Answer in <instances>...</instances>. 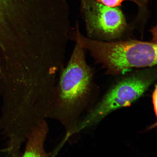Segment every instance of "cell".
<instances>
[{"label": "cell", "mask_w": 157, "mask_h": 157, "mask_svg": "<svg viewBox=\"0 0 157 157\" xmlns=\"http://www.w3.org/2000/svg\"><path fill=\"white\" fill-rule=\"evenodd\" d=\"M92 76L91 69L86 61L84 48L76 43L67 66L59 74L47 117L61 124L65 131L66 141L75 134L79 123L78 117L89 91Z\"/></svg>", "instance_id": "1"}, {"label": "cell", "mask_w": 157, "mask_h": 157, "mask_svg": "<svg viewBox=\"0 0 157 157\" xmlns=\"http://www.w3.org/2000/svg\"><path fill=\"white\" fill-rule=\"evenodd\" d=\"M74 37L76 43L87 49L108 74H123L133 68L152 67L156 64V37L151 42L136 40L106 42L86 38L78 25Z\"/></svg>", "instance_id": "2"}, {"label": "cell", "mask_w": 157, "mask_h": 157, "mask_svg": "<svg viewBox=\"0 0 157 157\" xmlns=\"http://www.w3.org/2000/svg\"><path fill=\"white\" fill-rule=\"evenodd\" d=\"M156 78L154 72L148 71L135 74L121 80L80 121L76 132L78 133L86 128L97 124L115 110L130 105L143 95Z\"/></svg>", "instance_id": "3"}, {"label": "cell", "mask_w": 157, "mask_h": 157, "mask_svg": "<svg viewBox=\"0 0 157 157\" xmlns=\"http://www.w3.org/2000/svg\"><path fill=\"white\" fill-rule=\"evenodd\" d=\"M81 9L90 34L116 38L126 28L124 16L119 7H108L95 0H81Z\"/></svg>", "instance_id": "4"}, {"label": "cell", "mask_w": 157, "mask_h": 157, "mask_svg": "<svg viewBox=\"0 0 157 157\" xmlns=\"http://www.w3.org/2000/svg\"><path fill=\"white\" fill-rule=\"evenodd\" d=\"M46 119L39 121L27 134L22 157H48L52 155L46 151L45 142L49 132Z\"/></svg>", "instance_id": "5"}, {"label": "cell", "mask_w": 157, "mask_h": 157, "mask_svg": "<svg viewBox=\"0 0 157 157\" xmlns=\"http://www.w3.org/2000/svg\"><path fill=\"white\" fill-rule=\"evenodd\" d=\"M33 0H0V10L8 15L16 14L26 9Z\"/></svg>", "instance_id": "6"}, {"label": "cell", "mask_w": 157, "mask_h": 157, "mask_svg": "<svg viewBox=\"0 0 157 157\" xmlns=\"http://www.w3.org/2000/svg\"><path fill=\"white\" fill-rule=\"evenodd\" d=\"M95 1L108 7H116L120 6L124 1H128L134 2L137 4L136 0H95Z\"/></svg>", "instance_id": "7"}, {"label": "cell", "mask_w": 157, "mask_h": 157, "mask_svg": "<svg viewBox=\"0 0 157 157\" xmlns=\"http://www.w3.org/2000/svg\"><path fill=\"white\" fill-rule=\"evenodd\" d=\"M139 7L138 17H143L147 13V6L149 0H136Z\"/></svg>", "instance_id": "8"}, {"label": "cell", "mask_w": 157, "mask_h": 157, "mask_svg": "<svg viewBox=\"0 0 157 157\" xmlns=\"http://www.w3.org/2000/svg\"><path fill=\"white\" fill-rule=\"evenodd\" d=\"M152 102L154 105V109L155 114L157 116V86H155L154 92H153L152 95Z\"/></svg>", "instance_id": "9"}]
</instances>
